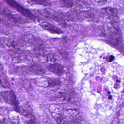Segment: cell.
<instances>
[{
    "label": "cell",
    "mask_w": 124,
    "mask_h": 124,
    "mask_svg": "<svg viewBox=\"0 0 124 124\" xmlns=\"http://www.w3.org/2000/svg\"><path fill=\"white\" fill-rule=\"evenodd\" d=\"M1 96L6 103L13 106L15 110L19 112V106L14 92L12 90L2 92L1 93Z\"/></svg>",
    "instance_id": "obj_1"
},
{
    "label": "cell",
    "mask_w": 124,
    "mask_h": 124,
    "mask_svg": "<svg viewBox=\"0 0 124 124\" xmlns=\"http://www.w3.org/2000/svg\"><path fill=\"white\" fill-rule=\"evenodd\" d=\"M8 5L16 9L18 12L30 19H35V16L29 10L21 6L14 0H3Z\"/></svg>",
    "instance_id": "obj_2"
},
{
    "label": "cell",
    "mask_w": 124,
    "mask_h": 124,
    "mask_svg": "<svg viewBox=\"0 0 124 124\" xmlns=\"http://www.w3.org/2000/svg\"><path fill=\"white\" fill-rule=\"evenodd\" d=\"M25 71L28 73L35 75H43L46 73L44 68L40 64L35 63L31 64L25 68Z\"/></svg>",
    "instance_id": "obj_3"
},
{
    "label": "cell",
    "mask_w": 124,
    "mask_h": 124,
    "mask_svg": "<svg viewBox=\"0 0 124 124\" xmlns=\"http://www.w3.org/2000/svg\"><path fill=\"white\" fill-rule=\"evenodd\" d=\"M111 124H124V105L118 108Z\"/></svg>",
    "instance_id": "obj_4"
},
{
    "label": "cell",
    "mask_w": 124,
    "mask_h": 124,
    "mask_svg": "<svg viewBox=\"0 0 124 124\" xmlns=\"http://www.w3.org/2000/svg\"><path fill=\"white\" fill-rule=\"evenodd\" d=\"M18 112L27 119H30L35 118L32 108L28 104H26L19 107Z\"/></svg>",
    "instance_id": "obj_5"
},
{
    "label": "cell",
    "mask_w": 124,
    "mask_h": 124,
    "mask_svg": "<svg viewBox=\"0 0 124 124\" xmlns=\"http://www.w3.org/2000/svg\"><path fill=\"white\" fill-rule=\"evenodd\" d=\"M102 12L109 17L110 20H118V11L117 9L111 7L103 8Z\"/></svg>",
    "instance_id": "obj_6"
},
{
    "label": "cell",
    "mask_w": 124,
    "mask_h": 124,
    "mask_svg": "<svg viewBox=\"0 0 124 124\" xmlns=\"http://www.w3.org/2000/svg\"><path fill=\"white\" fill-rule=\"evenodd\" d=\"M40 26L44 30L53 34H61L63 33V31L59 28L47 22L41 23Z\"/></svg>",
    "instance_id": "obj_7"
},
{
    "label": "cell",
    "mask_w": 124,
    "mask_h": 124,
    "mask_svg": "<svg viewBox=\"0 0 124 124\" xmlns=\"http://www.w3.org/2000/svg\"><path fill=\"white\" fill-rule=\"evenodd\" d=\"M49 70L58 76H61L64 73V67L59 63L50 64L47 66Z\"/></svg>",
    "instance_id": "obj_8"
},
{
    "label": "cell",
    "mask_w": 124,
    "mask_h": 124,
    "mask_svg": "<svg viewBox=\"0 0 124 124\" xmlns=\"http://www.w3.org/2000/svg\"><path fill=\"white\" fill-rule=\"evenodd\" d=\"M46 80L47 84V87H54L60 86L62 84V81L59 79L47 78Z\"/></svg>",
    "instance_id": "obj_9"
},
{
    "label": "cell",
    "mask_w": 124,
    "mask_h": 124,
    "mask_svg": "<svg viewBox=\"0 0 124 124\" xmlns=\"http://www.w3.org/2000/svg\"><path fill=\"white\" fill-rule=\"evenodd\" d=\"M32 2L39 5L44 6H50L51 5L50 0H30Z\"/></svg>",
    "instance_id": "obj_10"
},
{
    "label": "cell",
    "mask_w": 124,
    "mask_h": 124,
    "mask_svg": "<svg viewBox=\"0 0 124 124\" xmlns=\"http://www.w3.org/2000/svg\"><path fill=\"white\" fill-rule=\"evenodd\" d=\"M39 124H51L48 119L44 116L39 118Z\"/></svg>",
    "instance_id": "obj_11"
},
{
    "label": "cell",
    "mask_w": 124,
    "mask_h": 124,
    "mask_svg": "<svg viewBox=\"0 0 124 124\" xmlns=\"http://www.w3.org/2000/svg\"><path fill=\"white\" fill-rule=\"evenodd\" d=\"M25 124H38V123L36 118H34L26 121Z\"/></svg>",
    "instance_id": "obj_12"
},
{
    "label": "cell",
    "mask_w": 124,
    "mask_h": 124,
    "mask_svg": "<svg viewBox=\"0 0 124 124\" xmlns=\"http://www.w3.org/2000/svg\"><path fill=\"white\" fill-rule=\"evenodd\" d=\"M107 0H94L95 2L101 4H105L107 2Z\"/></svg>",
    "instance_id": "obj_13"
},
{
    "label": "cell",
    "mask_w": 124,
    "mask_h": 124,
    "mask_svg": "<svg viewBox=\"0 0 124 124\" xmlns=\"http://www.w3.org/2000/svg\"><path fill=\"white\" fill-rule=\"evenodd\" d=\"M0 124H7V122L6 120L5 119L1 120Z\"/></svg>",
    "instance_id": "obj_14"
}]
</instances>
